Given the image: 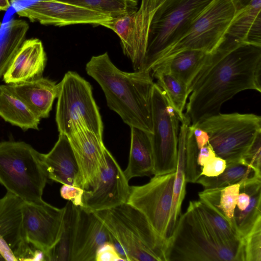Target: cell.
<instances>
[{
  "mask_svg": "<svg viewBox=\"0 0 261 261\" xmlns=\"http://www.w3.org/2000/svg\"><path fill=\"white\" fill-rule=\"evenodd\" d=\"M260 76L261 46L225 37L190 85L185 116L195 125L220 113L222 105L238 93L260 92Z\"/></svg>",
  "mask_w": 261,
  "mask_h": 261,
  "instance_id": "cell-1",
  "label": "cell"
},
{
  "mask_svg": "<svg viewBox=\"0 0 261 261\" xmlns=\"http://www.w3.org/2000/svg\"><path fill=\"white\" fill-rule=\"evenodd\" d=\"M86 70L101 87L109 108L130 127L152 134V94L154 83L149 71L119 69L107 53L93 56Z\"/></svg>",
  "mask_w": 261,
  "mask_h": 261,
  "instance_id": "cell-2",
  "label": "cell"
},
{
  "mask_svg": "<svg viewBox=\"0 0 261 261\" xmlns=\"http://www.w3.org/2000/svg\"><path fill=\"white\" fill-rule=\"evenodd\" d=\"M94 212L110 233L111 243L122 260L166 261L167 240L140 211L125 203Z\"/></svg>",
  "mask_w": 261,
  "mask_h": 261,
  "instance_id": "cell-3",
  "label": "cell"
},
{
  "mask_svg": "<svg viewBox=\"0 0 261 261\" xmlns=\"http://www.w3.org/2000/svg\"><path fill=\"white\" fill-rule=\"evenodd\" d=\"M166 261H244L243 244L230 247L221 242L196 211L191 201L167 240Z\"/></svg>",
  "mask_w": 261,
  "mask_h": 261,
  "instance_id": "cell-4",
  "label": "cell"
},
{
  "mask_svg": "<svg viewBox=\"0 0 261 261\" xmlns=\"http://www.w3.org/2000/svg\"><path fill=\"white\" fill-rule=\"evenodd\" d=\"M48 175L41 153L24 142H0V184L22 200L41 204Z\"/></svg>",
  "mask_w": 261,
  "mask_h": 261,
  "instance_id": "cell-5",
  "label": "cell"
},
{
  "mask_svg": "<svg viewBox=\"0 0 261 261\" xmlns=\"http://www.w3.org/2000/svg\"><path fill=\"white\" fill-rule=\"evenodd\" d=\"M213 0H163L152 18L143 70L152 66L189 32Z\"/></svg>",
  "mask_w": 261,
  "mask_h": 261,
  "instance_id": "cell-6",
  "label": "cell"
},
{
  "mask_svg": "<svg viewBox=\"0 0 261 261\" xmlns=\"http://www.w3.org/2000/svg\"><path fill=\"white\" fill-rule=\"evenodd\" d=\"M59 87L56 121L59 134L68 136L86 128L102 138L103 123L90 83L68 71Z\"/></svg>",
  "mask_w": 261,
  "mask_h": 261,
  "instance_id": "cell-7",
  "label": "cell"
},
{
  "mask_svg": "<svg viewBox=\"0 0 261 261\" xmlns=\"http://www.w3.org/2000/svg\"><path fill=\"white\" fill-rule=\"evenodd\" d=\"M191 125L207 132L208 144L227 164L241 161L261 132V117L252 113H219Z\"/></svg>",
  "mask_w": 261,
  "mask_h": 261,
  "instance_id": "cell-8",
  "label": "cell"
},
{
  "mask_svg": "<svg viewBox=\"0 0 261 261\" xmlns=\"http://www.w3.org/2000/svg\"><path fill=\"white\" fill-rule=\"evenodd\" d=\"M238 11L233 0H213L187 34L153 66L185 50H199L212 53L224 39Z\"/></svg>",
  "mask_w": 261,
  "mask_h": 261,
  "instance_id": "cell-9",
  "label": "cell"
},
{
  "mask_svg": "<svg viewBox=\"0 0 261 261\" xmlns=\"http://www.w3.org/2000/svg\"><path fill=\"white\" fill-rule=\"evenodd\" d=\"M153 175L175 172L178 154V118L165 95L154 83L152 94Z\"/></svg>",
  "mask_w": 261,
  "mask_h": 261,
  "instance_id": "cell-10",
  "label": "cell"
},
{
  "mask_svg": "<svg viewBox=\"0 0 261 261\" xmlns=\"http://www.w3.org/2000/svg\"><path fill=\"white\" fill-rule=\"evenodd\" d=\"M175 174L154 175L147 184L130 186L126 202L140 211L155 232L166 240Z\"/></svg>",
  "mask_w": 261,
  "mask_h": 261,
  "instance_id": "cell-11",
  "label": "cell"
},
{
  "mask_svg": "<svg viewBox=\"0 0 261 261\" xmlns=\"http://www.w3.org/2000/svg\"><path fill=\"white\" fill-rule=\"evenodd\" d=\"M163 0H141L136 11L112 19L102 26L119 37L123 53L130 60L135 71L143 70L150 22Z\"/></svg>",
  "mask_w": 261,
  "mask_h": 261,
  "instance_id": "cell-12",
  "label": "cell"
},
{
  "mask_svg": "<svg viewBox=\"0 0 261 261\" xmlns=\"http://www.w3.org/2000/svg\"><path fill=\"white\" fill-rule=\"evenodd\" d=\"M106 162L96 185L84 190L83 206L91 211L114 208L127 202L130 186L123 171L110 152L105 151Z\"/></svg>",
  "mask_w": 261,
  "mask_h": 261,
  "instance_id": "cell-13",
  "label": "cell"
},
{
  "mask_svg": "<svg viewBox=\"0 0 261 261\" xmlns=\"http://www.w3.org/2000/svg\"><path fill=\"white\" fill-rule=\"evenodd\" d=\"M21 210L25 239L45 256L59 238L64 207L59 208L45 201L36 204L23 200Z\"/></svg>",
  "mask_w": 261,
  "mask_h": 261,
  "instance_id": "cell-14",
  "label": "cell"
},
{
  "mask_svg": "<svg viewBox=\"0 0 261 261\" xmlns=\"http://www.w3.org/2000/svg\"><path fill=\"white\" fill-rule=\"evenodd\" d=\"M16 13L31 22L60 27L85 23L103 25L112 19L100 13L60 0H38Z\"/></svg>",
  "mask_w": 261,
  "mask_h": 261,
  "instance_id": "cell-15",
  "label": "cell"
},
{
  "mask_svg": "<svg viewBox=\"0 0 261 261\" xmlns=\"http://www.w3.org/2000/svg\"><path fill=\"white\" fill-rule=\"evenodd\" d=\"M22 201L8 191L0 199V237L10 248L16 261L43 260V253L32 249L25 239L21 210Z\"/></svg>",
  "mask_w": 261,
  "mask_h": 261,
  "instance_id": "cell-16",
  "label": "cell"
},
{
  "mask_svg": "<svg viewBox=\"0 0 261 261\" xmlns=\"http://www.w3.org/2000/svg\"><path fill=\"white\" fill-rule=\"evenodd\" d=\"M67 136L79 167V187L91 190L96 185L106 162L107 148L102 138L86 128L80 129Z\"/></svg>",
  "mask_w": 261,
  "mask_h": 261,
  "instance_id": "cell-17",
  "label": "cell"
},
{
  "mask_svg": "<svg viewBox=\"0 0 261 261\" xmlns=\"http://www.w3.org/2000/svg\"><path fill=\"white\" fill-rule=\"evenodd\" d=\"M111 241L110 233L94 212L79 206L71 261H95L98 249Z\"/></svg>",
  "mask_w": 261,
  "mask_h": 261,
  "instance_id": "cell-18",
  "label": "cell"
},
{
  "mask_svg": "<svg viewBox=\"0 0 261 261\" xmlns=\"http://www.w3.org/2000/svg\"><path fill=\"white\" fill-rule=\"evenodd\" d=\"M46 55L37 38L25 40L3 75L7 84L30 81L42 77Z\"/></svg>",
  "mask_w": 261,
  "mask_h": 261,
  "instance_id": "cell-19",
  "label": "cell"
},
{
  "mask_svg": "<svg viewBox=\"0 0 261 261\" xmlns=\"http://www.w3.org/2000/svg\"><path fill=\"white\" fill-rule=\"evenodd\" d=\"M41 160L49 179L79 187V170L67 136L59 134L58 141L46 154L41 153Z\"/></svg>",
  "mask_w": 261,
  "mask_h": 261,
  "instance_id": "cell-20",
  "label": "cell"
},
{
  "mask_svg": "<svg viewBox=\"0 0 261 261\" xmlns=\"http://www.w3.org/2000/svg\"><path fill=\"white\" fill-rule=\"evenodd\" d=\"M8 88L40 119L47 118L59 93V84L47 78L7 84Z\"/></svg>",
  "mask_w": 261,
  "mask_h": 261,
  "instance_id": "cell-21",
  "label": "cell"
},
{
  "mask_svg": "<svg viewBox=\"0 0 261 261\" xmlns=\"http://www.w3.org/2000/svg\"><path fill=\"white\" fill-rule=\"evenodd\" d=\"M130 131L128 162L123 171L128 180L153 174L154 167L151 134L135 127H130Z\"/></svg>",
  "mask_w": 261,
  "mask_h": 261,
  "instance_id": "cell-22",
  "label": "cell"
},
{
  "mask_svg": "<svg viewBox=\"0 0 261 261\" xmlns=\"http://www.w3.org/2000/svg\"><path fill=\"white\" fill-rule=\"evenodd\" d=\"M261 0L238 10L225 37L261 46Z\"/></svg>",
  "mask_w": 261,
  "mask_h": 261,
  "instance_id": "cell-23",
  "label": "cell"
},
{
  "mask_svg": "<svg viewBox=\"0 0 261 261\" xmlns=\"http://www.w3.org/2000/svg\"><path fill=\"white\" fill-rule=\"evenodd\" d=\"M208 55L199 50H185L155 64L150 72L151 70H158L168 73L185 85L189 90Z\"/></svg>",
  "mask_w": 261,
  "mask_h": 261,
  "instance_id": "cell-24",
  "label": "cell"
},
{
  "mask_svg": "<svg viewBox=\"0 0 261 261\" xmlns=\"http://www.w3.org/2000/svg\"><path fill=\"white\" fill-rule=\"evenodd\" d=\"M190 124V119L186 117L181 122L179 128L177 162L173 184L172 208L167 228V239L172 234L181 215V205L186 193L185 152L187 135Z\"/></svg>",
  "mask_w": 261,
  "mask_h": 261,
  "instance_id": "cell-25",
  "label": "cell"
},
{
  "mask_svg": "<svg viewBox=\"0 0 261 261\" xmlns=\"http://www.w3.org/2000/svg\"><path fill=\"white\" fill-rule=\"evenodd\" d=\"M0 116L23 130L38 129L40 119L8 87L0 85Z\"/></svg>",
  "mask_w": 261,
  "mask_h": 261,
  "instance_id": "cell-26",
  "label": "cell"
},
{
  "mask_svg": "<svg viewBox=\"0 0 261 261\" xmlns=\"http://www.w3.org/2000/svg\"><path fill=\"white\" fill-rule=\"evenodd\" d=\"M78 216L79 206L68 201L64 206L59 238L54 246L45 254L44 260H71Z\"/></svg>",
  "mask_w": 261,
  "mask_h": 261,
  "instance_id": "cell-27",
  "label": "cell"
},
{
  "mask_svg": "<svg viewBox=\"0 0 261 261\" xmlns=\"http://www.w3.org/2000/svg\"><path fill=\"white\" fill-rule=\"evenodd\" d=\"M257 179H261V172L241 162L226 164L224 171L217 176L201 175L196 183L204 189L220 188L235 184L244 186Z\"/></svg>",
  "mask_w": 261,
  "mask_h": 261,
  "instance_id": "cell-28",
  "label": "cell"
},
{
  "mask_svg": "<svg viewBox=\"0 0 261 261\" xmlns=\"http://www.w3.org/2000/svg\"><path fill=\"white\" fill-rule=\"evenodd\" d=\"M240 188V184H235L220 188L204 189L198 193L199 200L225 219L234 230V213Z\"/></svg>",
  "mask_w": 261,
  "mask_h": 261,
  "instance_id": "cell-29",
  "label": "cell"
},
{
  "mask_svg": "<svg viewBox=\"0 0 261 261\" xmlns=\"http://www.w3.org/2000/svg\"><path fill=\"white\" fill-rule=\"evenodd\" d=\"M240 191L247 193L250 197L249 204L244 211H240L236 208L234 213V229L243 239L261 218V179L240 186Z\"/></svg>",
  "mask_w": 261,
  "mask_h": 261,
  "instance_id": "cell-30",
  "label": "cell"
},
{
  "mask_svg": "<svg viewBox=\"0 0 261 261\" xmlns=\"http://www.w3.org/2000/svg\"><path fill=\"white\" fill-rule=\"evenodd\" d=\"M29 28L27 22L20 19H12L6 25L0 36V78L25 40Z\"/></svg>",
  "mask_w": 261,
  "mask_h": 261,
  "instance_id": "cell-31",
  "label": "cell"
},
{
  "mask_svg": "<svg viewBox=\"0 0 261 261\" xmlns=\"http://www.w3.org/2000/svg\"><path fill=\"white\" fill-rule=\"evenodd\" d=\"M191 202L201 220L221 242L230 247L242 245V239L225 219L200 200Z\"/></svg>",
  "mask_w": 261,
  "mask_h": 261,
  "instance_id": "cell-32",
  "label": "cell"
},
{
  "mask_svg": "<svg viewBox=\"0 0 261 261\" xmlns=\"http://www.w3.org/2000/svg\"><path fill=\"white\" fill-rule=\"evenodd\" d=\"M157 80L156 83L164 93L168 103L174 110L179 121H184L189 92L187 87L172 75L158 70L150 71Z\"/></svg>",
  "mask_w": 261,
  "mask_h": 261,
  "instance_id": "cell-33",
  "label": "cell"
},
{
  "mask_svg": "<svg viewBox=\"0 0 261 261\" xmlns=\"http://www.w3.org/2000/svg\"><path fill=\"white\" fill-rule=\"evenodd\" d=\"M76 5L115 19L138 9L137 0H60Z\"/></svg>",
  "mask_w": 261,
  "mask_h": 261,
  "instance_id": "cell-34",
  "label": "cell"
},
{
  "mask_svg": "<svg viewBox=\"0 0 261 261\" xmlns=\"http://www.w3.org/2000/svg\"><path fill=\"white\" fill-rule=\"evenodd\" d=\"M198 149L193 135V129L189 126L187 135L185 152V172L187 182L196 183L201 176V167L197 164Z\"/></svg>",
  "mask_w": 261,
  "mask_h": 261,
  "instance_id": "cell-35",
  "label": "cell"
},
{
  "mask_svg": "<svg viewBox=\"0 0 261 261\" xmlns=\"http://www.w3.org/2000/svg\"><path fill=\"white\" fill-rule=\"evenodd\" d=\"M244 261H261V218L242 239Z\"/></svg>",
  "mask_w": 261,
  "mask_h": 261,
  "instance_id": "cell-36",
  "label": "cell"
},
{
  "mask_svg": "<svg viewBox=\"0 0 261 261\" xmlns=\"http://www.w3.org/2000/svg\"><path fill=\"white\" fill-rule=\"evenodd\" d=\"M241 161L260 171L261 132L256 135Z\"/></svg>",
  "mask_w": 261,
  "mask_h": 261,
  "instance_id": "cell-37",
  "label": "cell"
},
{
  "mask_svg": "<svg viewBox=\"0 0 261 261\" xmlns=\"http://www.w3.org/2000/svg\"><path fill=\"white\" fill-rule=\"evenodd\" d=\"M226 167V162L223 159L216 156L201 168V175L215 177L221 174Z\"/></svg>",
  "mask_w": 261,
  "mask_h": 261,
  "instance_id": "cell-38",
  "label": "cell"
},
{
  "mask_svg": "<svg viewBox=\"0 0 261 261\" xmlns=\"http://www.w3.org/2000/svg\"><path fill=\"white\" fill-rule=\"evenodd\" d=\"M84 190L79 187L63 185L60 190L61 197L68 201H70L77 206L83 207V195Z\"/></svg>",
  "mask_w": 261,
  "mask_h": 261,
  "instance_id": "cell-39",
  "label": "cell"
},
{
  "mask_svg": "<svg viewBox=\"0 0 261 261\" xmlns=\"http://www.w3.org/2000/svg\"><path fill=\"white\" fill-rule=\"evenodd\" d=\"M122 260L114 246L111 242L103 244L97 250L95 261Z\"/></svg>",
  "mask_w": 261,
  "mask_h": 261,
  "instance_id": "cell-40",
  "label": "cell"
},
{
  "mask_svg": "<svg viewBox=\"0 0 261 261\" xmlns=\"http://www.w3.org/2000/svg\"><path fill=\"white\" fill-rule=\"evenodd\" d=\"M217 156L211 146L207 144L198 150L197 162L201 167L203 166L212 158Z\"/></svg>",
  "mask_w": 261,
  "mask_h": 261,
  "instance_id": "cell-41",
  "label": "cell"
},
{
  "mask_svg": "<svg viewBox=\"0 0 261 261\" xmlns=\"http://www.w3.org/2000/svg\"><path fill=\"white\" fill-rule=\"evenodd\" d=\"M190 126L193 129L194 137L198 150L208 144L209 135L207 132L191 124Z\"/></svg>",
  "mask_w": 261,
  "mask_h": 261,
  "instance_id": "cell-42",
  "label": "cell"
},
{
  "mask_svg": "<svg viewBox=\"0 0 261 261\" xmlns=\"http://www.w3.org/2000/svg\"><path fill=\"white\" fill-rule=\"evenodd\" d=\"M250 195L244 191H240L238 198L236 208L240 211H244L250 203Z\"/></svg>",
  "mask_w": 261,
  "mask_h": 261,
  "instance_id": "cell-43",
  "label": "cell"
},
{
  "mask_svg": "<svg viewBox=\"0 0 261 261\" xmlns=\"http://www.w3.org/2000/svg\"><path fill=\"white\" fill-rule=\"evenodd\" d=\"M10 6L9 0H0V11H7Z\"/></svg>",
  "mask_w": 261,
  "mask_h": 261,
  "instance_id": "cell-44",
  "label": "cell"
},
{
  "mask_svg": "<svg viewBox=\"0 0 261 261\" xmlns=\"http://www.w3.org/2000/svg\"><path fill=\"white\" fill-rule=\"evenodd\" d=\"M252 0H233L236 3L238 10L244 7L249 4Z\"/></svg>",
  "mask_w": 261,
  "mask_h": 261,
  "instance_id": "cell-45",
  "label": "cell"
},
{
  "mask_svg": "<svg viewBox=\"0 0 261 261\" xmlns=\"http://www.w3.org/2000/svg\"><path fill=\"white\" fill-rule=\"evenodd\" d=\"M6 260L4 257H3V255L0 252V261H4Z\"/></svg>",
  "mask_w": 261,
  "mask_h": 261,
  "instance_id": "cell-46",
  "label": "cell"
},
{
  "mask_svg": "<svg viewBox=\"0 0 261 261\" xmlns=\"http://www.w3.org/2000/svg\"><path fill=\"white\" fill-rule=\"evenodd\" d=\"M2 26V23L0 21V31L1 30Z\"/></svg>",
  "mask_w": 261,
  "mask_h": 261,
  "instance_id": "cell-47",
  "label": "cell"
}]
</instances>
